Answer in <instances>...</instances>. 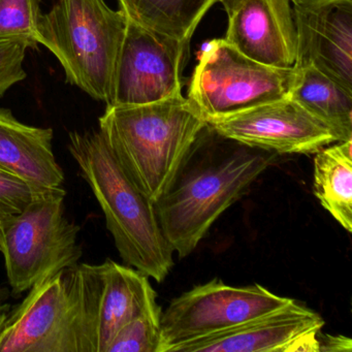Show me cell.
I'll list each match as a JSON object with an SVG mask.
<instances>
[{
	"label": "cell",
	"instance_id": "cell-10",
	"mask_svg": "<svg viewBox=\"0 0 352 352\" xmlns=\"http://www.w3.org/2000/svg\"><path fill=\"white\" fill-rule=\"evenodd\" d=\"M208 125L226 139L275 154H315L337 142L325 125L288 98Z\"/></svg>",
	"mask_w": 352,
	"mask_h": 352
},
{
	"label": "cell",
	"instance_id": "cell-11",
	"mask_svg": "<svg viewBox=\"0 0 352 352\" xmlns=\"http://www.w3.org/2000/svg\"><path fill=\"white\" fill-rule=\"evenodd\" d=\"M294 67H313L352 92V0L294 6Z\"/></svg>",
	"mask_w": 352,
	"mask_h": 352
},
{
	"label": "cell",
	"instance_id": "cell-25",
	"mask_svg": "<svg viewBox=\"0 0 352 352\" xmlns=\"http://www.w3.org/2000/svg\"><path fill=\"white\" fill-rule=\"evenodd\" d=\"M10 296H11V294H10L9 289L0 286V302H6L10 298Z\"/></svg>",
	"mask_w": 352,
	"mask_h": 352
},
{
	"label": "cell",
	"instance_id": "cell-7",
	"mask_svg": "<svg viewBox=\"0 0 352 352\" xmlns=\"http://www.w3.org/2000/svg\"><path fill=\"white\" fill-rule=\"evenodd\" d=\"M296 69L253 60L224 38L206 45L189 84L188 100L206 121L287 98Z\"/></svg>",
	"mask_w": 352,
	"mask_h": 352
},
{
	"label": "cell",
	"instance_id": "cell-15",
	"mask_svg": "<svg viewBox=\"0 0 352 352\" xmlns=\"http://www.w3.org/2000/svg\"><path fill=\"white\" fill-rule=\"evenodd\" d=\"M102 290L98 311V352H107L116 333L156 298L149 277L112 259L98 265Z\"/></svg>",
	"mask_w": 352,
	"mask_h": 352
},
{
	"label": "cell",
	"instance_id": "cell-23",
	"mask_svg": "<svg viewBox=\"0 0 352 352\" xmlns=\"http://www.w3.org/2000/svg\"><path fill=\"white\" fill-rule=\"evenodd\" d=\"M319 351L322 352H350L352 350V341L345 336L323 335L318 333Z\"/></svg>",
	"mask_w": 352,
	"mask_h": 352
},
{
	"label": "cell",
	"instance_id": "cell-26",
	"mask_svg": "<svg viewBox=\"0 0 352 352\" xmlns=\"http://www.w3.org/2000/svg\"><path fill=\"white\" fill-rule=\"evenodd\" d=\"M320 0H290V3H294V6H302L309 5V3H317Z\"/></svg>",
	"mask_w": 352,
	"mask_h": 352
},
{
	"label": "cell",
	"instance_id": "cell-12",
	"mask_svg": "<svg viewBox=\"0 0 352 352\" xmlns=\"http://www.w3.org/2000/svg\"><path fill=\"white\" fill-rule=\"evenodd\" d=\"M228 16L224 40L245 56L270 67L290 69L296 30L290 0H217Z\"/></svg>",
	"mask_w": 352,
	"mask_h": 352
},
{
	"label": "cell",
	"instance_id": "cell-1",
	"mask_svg": "<svg viewBox=\"0 0 352 352\" xmlns=\"http://www.w3.org/2000/svg\"><path fill=\"white\" fill-rule=\"evenodd\" d=\"M274 158L275 153L226 139L207 124L170 188L154 204L174 253L180 258L190 255Z\"/></svg>",
	"mask_w": 352,
	"mask_h": 352
},
{
	"label": "cell",
	"instance_id": "cell-24",
	"mask_svg": "<svg viewBox=\"0 0 352 352\" xmlns=\"http://www.w3.org/2000/svg\"><path fill=\"white\" fill-rule=\"evenodd\" d=\"M8 312H9V306L0 302V331H1V327H3V322H5Z\"/></svg>",
	"mask_w": 352,
	"mask_h": 352
},
{
	"label": "cell",
	"instance_id": "cell-2",
	"mask_svg": "<svg viewBox=\"0 0 352 352\" xmlns=\"http://www.w3.org/2000/svg\"><path fill=\"white\" fill-rule=\"evenodd\" d=\"M98 123L123 172L153 204L170 188L208 124L182 94L139 106H107Z\"/></svg>",
	"mask_w": 352,
	"mask_h": 352
},
{
	"label": "cell",
	"instance_id": "cell-3",
	"mask_svg": "<svg viewBox=\"0 0 352 352\" xmlns=\"http://www.w3.org/2000/svg\"><path fill=\"white\" fill-rule=\"evenodd\" d=\"M98 265L78 263L34 284L9 310L0 352H98Z\"/></svg>",
	"mask_w": 352,
	"mask_h": 352
},
{
	"label": "cell",
	"instance_id": "cell-22",
	"mask_svg": "<svg viewBox=\"0 0 352 352\" xmlns=\"http://www.w3.org/2000/svg\"><path fill=\"white\" fill-rule=\"evenodd\" d=\"M28 47L17 40H0V98L28 77L23 63Z\"/></svg>",
	"mask_w": 352,
	"mask_h": 352
},
{
	"label": "cell",
	"instance_id": "cell-16",
	"mask_svg": "<svg viewBox=\"0 0 352 352\" xmlns=\"http://www.w3.org/2000/svg\"><path fill=\"white\" fill-rule=\"evenodd\" d=\"M296 69L288 98L325 125L336 141L352 140V92L313 67Z\"/></svg>",
	"mask_w": 352,
	"mask_h": 352
},
{
	"label": "cell",
	"instance_id": "cell-14",
	"mask_svg": "<svg viewBox=\"0 0 352 352\" xmlns=\"http://www.w3.org/2000/svg\"><path fill=\"white\" fill-rule=\"evenodd\" d=\"M53 129L20 122L0 108V168L41 188L63 185L65 173L53 151Z\"/></svg>",
	"mask_w": 352,
	"mask_h": 352
},
{
	"label": "cell",
	"instance_id": "cell-18",
	"mask_svg": "<svg viewBox=\"0 0 352 352\" xmlns=\"http://www.w3.org/2000/svg\"><path fill=\"white\" fill-rule=\"evenodd\" d=\"M127 18L151 32L190 42L217 0H118Z\"/></svg>",
	"mask_w": 352,
	"mask_h": 352
},
{
	"label": "cell",
	"instance_id": "cell-20",
	"mask_svg": "<svg viewBox=\"0 0 352 352\" xmlns=\"http://www.w3.org/2000/svg\"><path fill=\"white\" fill-rule=\"evenodd\" d=\"M41 0H0V40H17L38 48Z\"/></svg>",
	"mask_w": 352,
	"mask_h": 352
},
{
	"label": "cell",
	"instance_id": "cell-17",
	"mask_svg": "<svg viewBox=\"0 0 352 352\" xmlns=\"http://www.w3.org/2000/svg\"><path fill=\"white\" fill-rule=\"evenodd\" d=\"M313 190L340 226L352 232V140L315 153Z\"/></svg>",
	"mask_w": 352,
	"mask_h": 352
},
{
	"label": "cell",
	"instance_id": "cell-6",
	"mask_svg": "<svg viewBox=\"0 0 352 352\" xmlns=\"http://www.w3.org/2000/svg\"><path fill=\"white\" fill-rule=\"evenodd\" d=\"M67 191L45 188L19 214L0 221V253L12 294L79 263L80 226L65 216Z\"/></svg>",
	"mask_w": 352,
	"mask_h": 352
},
{
	"label": "cell",
	"instance_id": "cell-9",
	"mask_svg": "<svg viewBox=\"0 0 352 352\" xmlns=\"http://www.w3.org/2000/svg\"><path fill=\"white\" fill-rule=\"evenodd\" d=\"M188 47V42L151 32L127 18L107 106H139L181 96Z\"/></svg>",
	"mask_w": 352,
	"mask_h": 352
},
{
	"label": "cell",
	"instance_id": "cell-13",
	"mask_svg": "<svg viewBox=\"0 0 352 352\" xmlns=\"http://www.w3.org/2000/svg\"><path fill=\"white\" fill-rule=\"evenodd\" d=\"M322 317L292 300L282 308L195 340L176 352H285L294 340L321 331Z\"/></svg>",
	"mask_w": 352,
	"mask_h": 352
},
{
	"label": "cell",
	"instance_id": "cell-5",
	"mask_svg": "<svg viewBox=\"0 0 352 352\" xmlns=\"http://www.w3.org/2000/svg\"><path fill=\"white\" fill-rule=\"evenodd\" d=\"M126 23L106 0H54L41 16L38 42L58 59L67 83L109 104Z\"/></svg>",
	"mask_w": 352,
	"mask_h": 352
},
{
	"label": "cell",
	"instance_id": "cell-4",
	"mask_svg": "<svg viewBox=\"0 0 352 352\" xmlns=\"http://www.w3.org/2000/svg\"><path fill=\"white\" fill-rule=\"evenodd\" d=\"M67 149L98 199L122 261L164 281L174 251L162 234L154 204L129 180L98 129L72 131Z\"/></svg>",
	"mask_w": 352,
	"mask_h": 352
},
{
	"label": "cell",
	"instance_id": "cell-19",
	"mask_svg": "<svg viewBox=\"0 0 352 352\" xmlns=\"http://www.w3.org/2000/svg\"><path fill=\"white\" fill-rule=\"evenodd\" d=\"M162 313L154 298L116 333L107 352H157Z\"/></svg>",
	"mask_w": 352,
	"mask_h": 352
},
{
	"label": "cell",
	"instance_id": "cell-8",
	"mask_svg": "<svg viewBox=\"0 0 352 352\" xmlns=\"http://www.w3.org/2000/svg\"><path fill=\"white\" fill-rule=\"evenodd\" d=\"M292 300L259 284L232 286L215 278L174 298L162 313L157 352H176L184 344L232 329Z\"/></svg>",
	"mask_w": 352,
	"mask_h": 352
},
{
	"label": "cell",
	"instance_id": "cell-21",
	"mask_svg": "<svg viewBox=\"0 0 352 352\" xmlns=\"http://www.w3.org/2000/svg\"><path fill=\"white\" fill-rule=\"evenodd\" d=\"M44 189L0 168V221L21 213Z\"/></svg>",
	"mask_w": 352,
	"mask_h": 352
}]
</instances>
